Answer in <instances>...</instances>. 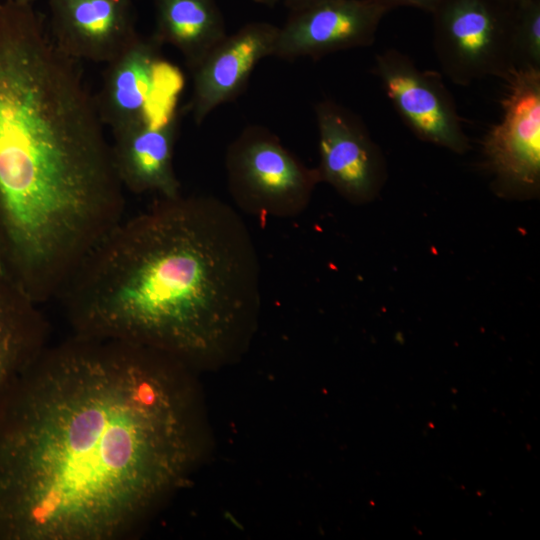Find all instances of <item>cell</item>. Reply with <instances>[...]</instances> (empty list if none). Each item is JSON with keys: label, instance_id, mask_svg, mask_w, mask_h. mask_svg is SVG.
Instances as JSON below:
<instances>
[{"label": "cell", "instance_id": "obj_1", "mask_svg": "<svg viewBox=\"0 0 540 540\" xmlns=\"http://www.w3.org/2000/svg\"><path fill=\"white\" fill-rule=\"evenodd\" d=\"M188 366L73 334L0 399V540H124L198 456Z\"/></svg>", "mask_w": 540, "mask_h": 540}, {"label": "cell", "instance_id": "obj_2", "mask_svg": "<svg viewBox=\"0 0 540 540\" xmlns=\"http://www.w3.org/2000/svg\"><path fill=\"white\" fill-rule=\"evenodd\" d=\"M125 204L76 60L31 4L0 3V277L55 300Z\"/></svg>", "mask_w": 540, "mask_h": 540}, {"label": "cell", "instance_id": "obj_3", "mask_svg": "<svg viewBox=\"0 0 540 540\" xmlns=\"http://www.w3.org/2000/svg\"><path fill=\"white\" fill-rule=\"evenodd\" d=\"M261 298L243 217L217 197L180 193L124 217L55 300L73 334L148 347L190 367L245 350Z\"/></svg>", "mask_w": 540, "mask_h": 540}, {"label": "cell", "instance_id": "obj_4", "mask_svg": "<svg viewBox=\"0 0 540 540\" xmlns=\"http://www.w3.org/2000/svg\"><path fill=\"white\" fill-rule=\"evenodd\" d=\"M228 191L240 211L260 219L294 218L309 205L321 182L268 128L249 125L225 155Z\"/></svg>", "mask_w": 540, "mask_h": 540}, {"label": "cell", "instance_id": "obj_5", "mask_svg": "<svg viewBox=\"0 0 540 540\" xmlns=\"http://www.w3.org/2000/svg\"><path fill=\"white\" fill-rule=\"evenodd\" d=\"M513 10L497 0H445L433 16V48L443 72L457 85L516 69Z\"/></svg>", "mask_w": 540, "mask_h": 540}, {"label": "cell", "instance_id": "obj_6", "mask_svg": "<svg viewBox=\"0 0 540 540\" xmlns=\"http://www.w3.org/2000/svg\"><path fill=\"white\" fill-rule=\"evenodd\" d=\"M162 46L153 34H139L107 63L95 101L103 124L112 131L139 124L160 126L179 119L184 77L163 56Z\"/></svg>", "mask_w": 540, "mask_h": 540}, {"label": "cell", "instance_id": "obj_7", "mask_svg": "<svg viewBox=\"0 0 540 540\" xmlns=\"http://www.w3.org/2000/svg\"><path fill=\"white\" fill-rule=\"evenodd\" d=\"M502 116L483 150L495 191L530 198L540 188V70L516 68L506 80Z\"/></svg>", "mask_w": 540, "mask_h": 540}, {"label": "cell", "instance_id": "obj_8", "mask_svg": "<svg viewBox=\"0 0 540 540\" xmlns=\"http://www.w3.org/2000/svg\"><path fill=\"white\" fill-rule=\"evenodd\" d=\"M372 68L415 136L459 154L470 148L454 100L438 75L419 69L409 56L393 48L378 53Z\"/></svg>", "mask_w": 540, "mask_h": 540}, {"label": "cell", "instance_id": "obj_9", "mask_svg": "<svg viewBox=\"0 0 540 540\" xmlns=\"http://www.w3.org/2000/svg\"><path fill=\"white\" fill-rule=\"evenodd\" d=\"M320 181L344 199L362 204L374 199L386 178L384 157L362 119L339 103L324 99L314 107Z\"/></svg>", "mask_w": 540, "mask_h": 540}, {"label": "cell", "instance_id": "obj_10", "mask_svg": "<svg viewBox=\"0 0 540 540\" xmlns=\"http://www.w3.org/2000/svg\"><path fill=\"white\" fill-rule=\"evenodd\" d=\"M388 11L372 0H330L290 12L279 27L273 56L319 59L372 45Z\"/></svg>", "mask_w": 540, "mask_h": 540}, {"label": "cell", "instance_id": "obj_11", "mask_svg": "<svg viewBox=\"0 0 540 540\" xmlns=\"http://www.w3.org/2000/svg\"><path fill=\"white\" fill-rule=\"evenodd\" d=\"M52 39L67 56L109 63L139 36L131 0H48Z\"/></svg>", "mask_w": 540, "mask_h": 540}, {"label": "cell", "instance_id": "obj_12", "mask_svg": "<svg viewBox=\"0 0 540 540\" xmlns=\"http://www.w3.org/2000/svg\"><path fill=\"white\" fill-rule=\"evenodd\" d=\"M278 29L268 22L247 23L226 35L191 71L193 93L187 109L197 125L244 91L256 65L273 56Z\"/></svg>", "mask_w": 540, "mask_h": 540}, {"label": "cell", "instance_id": "obj_13", "mask_svg": "<svg viewBox=\"0 0 540 540\" xmlns=\"http://www.w3.org/2000/svg\"><path fill=\"white\" fill-rule=\"evenodd\" d=\"M179 119L151 126L139 124L112 131L116 172L125 191L173 197L181 185L173 164Z\"/></svg>", "mask_w": 540, "mask_h": 540}, {"label": "cell", "instance_id": "obj_14", "mask_svg": "<svg viewBox=\"0 0 540 540\" xmlns=\"http://www.w3.org/2000/svg\"><path fill=\"white\" fill-rule=\"evenodd\" d=\"M48 344L41 305L0 277V399Z\"/></svg>", "mask_w": 540, "mask_h": 540}, {"label": "cell", "instance_id": "obj_15", "mask_svg": "<svg viewBox=\"0 0 540 540\" xmlns=\"http://www.w3.org/2000/svg\"><path fill=\"white\" fill-rule=\"evenodd\" d=\"M152 1L153 35L162 44L175 47L190 71L227 35L217 0Z\"/></svg>", "mask_w": 540, "mask_h": 540}, {"label": "cell", "instance_id": "obj_16", "mask_svg": "<svg viewBox=\"0 0 540 540\" xmlns=\"http://www.w3.org/2000/svg\"><path fill=\"white\" fill-rule=\"evenodd\" d=\"M516 68L540 70V0H525L513 10Z\"/></svg>", "mask_w": 540, "mask_h": 540}, {"label": "cell", "instance_id": "obj_17", "mask_svg": "<svg viewBox=\"0 0 540 540\" xmlns=\"http://www.w3.org/2000/svg\"><path fill=\"white\" fill-rule=\"evenodd\" d=\"M388 12L397 7H413L432 13L445 0H372Z\"/></svg>", "mask_w": 540, "mask_h": 540}, {"label": "cell", "instance_id": "obj_18", "mask_svg": "<svg viewBox=\"0 0 540 540\" xmlns=\"http://www.w3.org/2000/svg\"><path fill=\"white\" fill-rule=\"evenodd\" d=\"M290 12H295L309 8L311 6L330 0H281Z\"/></svg>", "mask_w": 540, "mask_h": 540}, {"label": "cell", "instance_id": "obj_19", "mask_svg": "<svg viewBox=\"0 0 540 540\" xmlns=\"http://www.w3.org/2000/svg\"><path fill=\"white\" fill-rule=\"evenodd\" d=\"M498 2L502 3L503 5L514 9L518 4L525 0H497Z\"/></svg>", "mask_w": 540, "mask_h": 540}, {"label": "cell", "instance_id": "obj_20", "mask_svg": "<svg viewBox=\"0 0 540 540\" xmlns=\"http://www.w3.org/2000/svg\"><path fill=\"white\" fill-rule=\"evenodd\" d=\"M252 1L261 5L272 7L276 5L278 2H280L281 0H252Z\"/></svg>", "mask_w": 540, "mask_h": 540}, {"label": "cell", "instance_id": "obj_21", "mask_svg": "<svg viewBox=\"0 0 540 540\" xmlns=\"http://www.w3.org/2000/svg\"><path fill=\"white\" fill-rule=\"evenodd\" d=\"M15 1H17V2H19V3L31 4V5H32V3H33L34 1H36V0H15Z\"/></svg>", "mask_w": 540, "mask_h": 540}]
</instances>
